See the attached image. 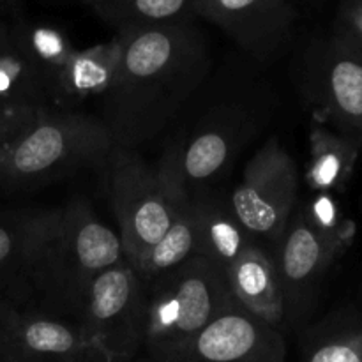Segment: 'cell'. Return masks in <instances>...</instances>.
Segmentation results:
<instances>
[{"label": "cell", "instance_id": "1", "mask_svg": "<svg viewBox=\"0 0 362 362\" xmlns=\"http://www.w3.org/2000/svg\"><path fill=\"white\" fill-rule=\"evenodd\" d=\"M113 41L115 69L99 119L113 147L136 151L158 136L202 87L211 57L191 21L120 28Z\"/></svg>", "mask_w": 362, "mask_h": 362}, {"label": "cell", "instance_id": "2", "mask_svg": "<svg viewBox=\"0 0 362 362\" xmlns=\"http://www.w3.org/2000/svg\"><path fill=\"white\" fill-rule=\"evenodd\" d=\"M122 258L120 237L88 205L55 209L25 269L41 299L39 313L78 324L94 279Z\"/></svg>", "mask_w": 362, "mask_h": 362}, {"label": "cell", "instance_id": "3", "mask_svg": "<svg viewBox=\"0 0 362 362\" xmlns=\"http://www.w3.org/2000/svg\"><path fill=\"white\" fill-rule=\"evenodd\" d=\"M145 286V362H161L186 346L219 315L237 304L225 269L189 258Z\"/></svg>", "mask_w": 362, "mask_h": 362}, {"label": "cell", "instance_id": "4", "mask_svg": "<svg viewBox=\"0 0 362 362\" xmlns=\"http://www.w3.org/2000/svg\"><path fill=\"white\" fill-rule=\"evenodd\" d=\"M110 166V200L120 228V244L131 265L151 250L193 198L180 184L165 152L158 168L141 161L134 151L113 147Z\"/></svg>", "mask_w": 362, "mask_h": 362}, {"label": "cell", "instance_id": "5", "mask_svg": "<svg viewBox=\"0 0 362 362\" xmlns=\"http://www.w3.org/2000/svg\"><path fill=\"white\" fill-rule=\"evenodd\" d=\"M112 148L99 117L48 110L14 140L6 168L25 182H52L88 165H105Z\"/></svg>", "mask_w": 362, "mask_h": 362}, {"label": "cell", "instance_id": "6", "mask_svg": "<svg viewBox=\"0 0 362 362\" xmlns=\"http://www.w3.org/2000/svg\"><path fill=\"white\" fill-rule=\"evenodd\" d=\"M145 318V286L122 258L94 279L78 325L106 362H131L144 350Z\"/></svg>", "mask_w": 362, "mask_h": 362}, {"label": "cell", "instance_id": "7", "mask_svg": "<svg viewBox=\"0 0 362 362\" xmlns=\"http://www.w3.org/2000/svg\"><path fill=\"white\" fill-rule=\"evenodd\" d=\"M349 246L346 240L318 228L303 205H296L272 246L274 257H269L281 288L286 324L297 327L313 313L325 276Z\"/></svg>", "mask_w": 362, "mask_h": 362}, {"label": "cell", "instance_id": "8", "mask_svg": "<svg viewBox=\"0 0 362 362\" xmlns=\"http://www.w3.org/2000/svg\"><path fill=\"white\" fill-rule=\"evenodd\" d=\"M297 189L296 161L276 138H271L247 163L228 202L255 244L274 246L296 209Z\"/></svg>", "mask_w": 362, "mask_h": 362}, {"label": "cell", "instance_id": "9", "mask_svg": "<svg viewBox=\"0 0 362 362\" xmlns=\"http://www.w3.org/2000/svg\"><path fill=\"white\" fill-rule=\"evenodd\" d=\"M304 92L320 124L362 144V46L336 35L310 55Z\"/></svg>", "mask_w": 362, "mask_h": 362}, {"label": "cell", "instance_id": "10", "mask_svg": "<svg viewBox=\"0 0 362 362\" xmlns=\"http://www.w3.org/2000/svg\"><path fill=\"white\" fill-rule=\"evenodd\" d=\"M286 343L239 303L219 315L186 346L161 362H285Z\"/></svg>", "mask_w": 362, "mask_h": 362}, {"label": "cell", "instance_id": "11", "mask_svg": "<svg viewBox=\"0 0 362 362\" xmlns=\"http://www.w3.org/2000/svg\"><path fill=\"white\" fill-rule=\"evenodd\" d=\"M197 16L218 25L250 55L267 62L285 46L296 13L288 0H197Z\"/></svg>", "mask_w": 362, "mask_h": 362}, {"label": "cell", "instance_id": "12", "mask_svg": "<svg viewBox=\"0 0 362 362\" xmlns=\"http://www.w3.org/2000/svg\"><path fill=\"white\" fill-rule=\"evenodd\" d=\"M247 124L235 112L225 119L204 124L187 141H179L166 151L191 198L207 193L228 172L246 138Z\"/></svg>", "mask_w": 362, "mask_h": 362}, {"label": "cell", "instance_id": "13", "mask_svg": "<svg viewBox=\"0 0 362 362\" xmlns=\"http://www.w3.org/2000/svg\"><path fill=\"white\" fill-rule=\"evenodd\" d=\"M11 362H106L80 325L34 313L13 325L7 338Z\"/></svg>", "mask_w": 362, "mask_h": 362}, {"label": "cell", "instance_id": "14", "mask_svg": "<svg viewBox=\"0 0 362 362\" xmlns=\"http://www.w3.org/2000/svg\"><path fill=\"white\" fill-rule=\"evenodd\" d=\"M230 290L237 303L271 327L285 324L281 288L269 255L251 244L226 269Z\"/></svg>", "mask_w": 362, "mask_h": 362}, {"label": "cell", "instance_id": "15", "mask_svg": "<svg viewBox=\"0 0 362 362\" xmlns=\"http://www.w3.org/2000/svg\"><path fill=\"white\" fill-rule=\"evenodd\" d=\"M193 200L200 233V257L209 258L226 271L255 240L235 218L228 198L207 191Z\"/></svg>", "mask_w": 362, "mask_h": 362}, {"label": "cell", "instance_id": "16", "mask_svg": "<svg viewBox=\"0 0 362 362\" xmlns=\"http://www.w3.org/2000/svg\"><path fill=\"white\" fill-rule=\"evenodd\" d=\"M362 151L359 140L345 136L325 124H313L310 134V165L306 179L318 193L343 191Z\"/></svg>", "mask_w": 362, "mask_h": 362}, {"label": "cell", "instance_id": "17", "mask_svg": "<svg viewBox=\"0 0 362 362\" xmlns=\"http://www.w3.org/2000/svg\"><path fill=\"white\" fill-rule=\"evenodd\" d=\"M117 60L115 41L94 46L85 52H73L52 78L48 90L66 95V99L94 98L105 94L112 80Z\"/></svg>", "mask_w": 362, "mask_h": 362}, {"label": "cell", "instance_id": "18", "mask_svg": "<svg viewBox=\"0 0 362 362\" xmlns=\"http://www.w3.org/2000/svg\"><path fill=\"white\" fill-rule=\"evenodd\" d=\"M303 362H362V310H339L311 329Z\"/></svg>", "mask_w": 362, "mask_h": 362}, {"label": "cell", "instance_id": "19", "mask_svg": "<svg viewBox=\"0 0 362 362\" xmlns=\"http://www.w3.org/2000/svg\"><path fill=\"white\" fill-rule=\"evenodd\" d=\"M197 255H200V233L194 200H191V204L177 216L168 232L151 250L145 251L131 267L134 269L141 283H148Z\"/></svg>", "mask_w": 362, "mask_h": 362}, {"label": "cell", "instance_id": "20", "mask_svg": "<svg viewBox=\"0 0 362 362\" xmlns=\"http://www.w3.org/2000/svg\"><path fill=\"white\" fill-rule=\"evenodd\" d=\"M92 7L117 30L191 21L197 16V0H95Z\"/></svg>", "mask_w": 362, "mask_h": 362}, {"label": "cell", "instance_id": "21", "mask_svg": "<svg viewBox=\"0 0 362 362\" xmlns=\"http://www.w3.org/2000/svg\"><path fill=\"white\" fill-rule=\"evenodd\" d=\"M338 37L362 46V0H350L341 11V32Z\"/></svg>", "mask_w": 362, "mask_h": 362}, {"label": "cell", "instance_id": "22", "mask_svg": "<svg viewBox=\"0 0 362 362\" xmlns=\"http://www.w3.org/2000/svg\"><path fill=\"white\" fill-rule=\"evenodd\" d=\"M7 129V124L6 122H4V120L2 119H0V134H2L4 133V131H6Z\"/></svg>", "mask_w": 362, "mask_h": 362}, {"label": "cell", "instance_id": "23", "mask_svg": "<svg viewBox=\"0 0 362 362\" xmlns=\"http://www.w3.org/2000/svg\"><path fill=\"white\" fill-rule=\"evenodd\" d=\"M83 2H87V4H88V6H92V4H94V2H95V0H83Z\"/></svg>", "mask_w": 362, "mask_h": 362}, {"label": "cell", "instance_id": "24", "mask_svg": "<svg viewBox=\"0 0 362 362\" xmlns=\"http://www.w3.org/2000/svg\"><path fill=\"white\" fill-rule=\"evenodd\" d=\"M92 6H94V4H92Z\"/></svg>", "mask_w": 362, "mask_h": 362}]
</instances>
